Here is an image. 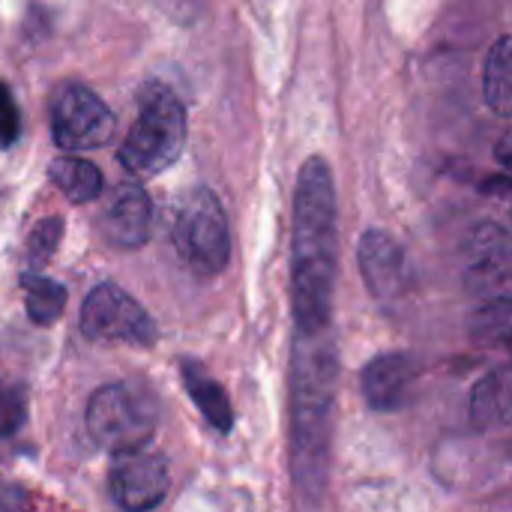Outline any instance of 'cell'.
<instances>
[{
  "label": "cell",
  "mask_w": 512,
  "mask_h": 512,
  "mask_svg": "<svg viewBox=\"0 0 512 512\" xmlns=\"http://www.w3.org/2000/svg\"><path fill=\"white\" fill-rule=\"evenodd\" d=\"M339 264V204L327 159L309 156L294 189L291 297L300 333L330 327Z\"/></svg>",
  "instance_id": "6da1fadb"
},
{
  "label": "cell",
  "mask_w": 512,
  "mask_h": 512,
  "mask_svg": "<svg viewBox=\"0 0 512 512\" xmlns=\"http://www.w3.org/2000/svg\"><path fill=\"white\" fill-rule=\"evenodd\" d=\"M339 354L327 330L300 333L291 351V471L306 501L327 489Z\"/></svg>",
  "instance_id": "7a4b0ae2"
},
{
  "label": "cell",
  "mask_w": 512,
  "mask_h": 512,
  "mask_svg": "<svg viewBox=\"0 0 512 512\" xmlns=\"http://www.w3.org/2000/svg\"><path fill=\"white\" fill-rule=\"evenodd\" d=\"M186 144V108L177 93L150 81L138 96V117L120 144V165L138 177H156L171 168Z\"/></svg>",
  "instance_id": "3957f363"
},
{
  "label": "cell",
  "mask_w": 512,
  "mask_h": 512,
  "mask_svg": "<svg viewBox=\"0 0 512 512\" xmlns=\"http://www.w3.org/2000/svg\"><path fill=\"white\" fill-rule=\"evenodd\" d=\"M159 426L156 393L141 381L99 387L87 402V432L108 453L147 447Z\"/></svg>",
  "instance_id": "277c9868"
},
{
  "label": "cell",
  "mask_w": 512,
  "mask_h": 512,
  "mask_svg": "<svg viewBox=\"0 0 512 512\" xmlns=\"http://www.w3.org/2000/svg\"><path fill=\"white\" fill-rule=\"evenodd\" d=\"M174 246L183 264L198 276H219L231 258L228 216L210 189H192L174 216Z\"/></svg>",
  "instance_id": "5b68a950"
},
{
  "label": "cell",
  "mask_w": 512,
  "mask_h": 512,
  "mask_svg": "<svg viewBox=\"0 0 512 512\" xmlns=\"http://www.w3.org/2000/svg\"><path fill=\"white\" fill-rule=\"evenodd\" d=\"M81 333L90 342H126L135 348H153L159 339V330L147 309L114 282H102L87 294L81 306Z\"/></svg>",
  "instance_id": "8992f818"
},
{
  "label": "cell",
  "mask_w": 512,
  "mask_h": 512,
  "mask_svg": "<svg viewBox=\"0 0 512 512\" xmlns=\"http://www.w3.org/2000/svg\"><path fill=\"white\" fill-rule=\"evenodd\" d=\"M51 132H54V144L66 153L99 150L114 141L117 117L93 90L81 84H69L54 102Z\"/></svg>",
  "instance_id": "52a82bcc"
},
{
  "label": "cell",
  "mask_w": 512,
  "mask_h": 512,
  "mask_svg": "<svg viewBox=\"0 0 512 512\" xmlns=\"http://www.w3.org/2000/svg\"><path fill=\"white\" fill-rule=\"evenodd\" d=\"M465 288L483 303H512V240L492 222H480L465 240Z\"/></svg>",
  "instance_id": "ba28073f"
},
{
  "label": "cell",
  "mask_w": 512,
  "mask_h": 512,
  "mask_svg": "<svg viewBox=\"0 0 512 512\" xmlns=\"http://www.w3.org/2000/svg\"><path fill=\"white\" fill-rule=\"evenodd\" d=\"M111 498L117 507L132 512L153 510L168 495V462L159 453H150L144 447L114 453L111 471H108Z\"/></svg>",
  "instance_id": "9c48e42d"
},
{
  "label": "cell",
  "mask_w": 512,
  "mask_h": 512,
  "mask_svg": "<svg viewBox=\"0 0 512 512\" xmlns=\"http://www.w3.org/2000/svg\"><path fill=\"white\" fill-rule=\"evenodd\" d=\"M360 270L366 279V288L381 300V303H396L405 300L408 291L414 288V270L405 255V249L381 228H369L360 237Z\"/></svg>",
  "instance_id": "30bf717a"
},
{
  "label": "cell",
  "mask_w": 512,
  "mask_h": 512,
  "mask_svg": "<svg viewBox=\"0 0 512 512\" xmlns=\"http://www.w3.org/2000/svg\"><path fill=\"white\" fill-rule=\"evenodd\" d=\"M150 222H153V204L138 180L117 183L99 216V228L105 240L120 249L144 246L150 237Z\"/></svg>",
  "instance_id": "8fae6325"
},
{
  "label": "cell",
  "mask_w": 512,
  "mask_h": 512,
  "mask_svg": "<svg viewBox=\"0 0 512 512\" xmlns=\"http://www.w3.org/2000/svg\"><path fill=\"white\" fill-rule=\"evenodd\" d=\"M363 396L375 411H399L411 399L414 360L408 354H378L363 369Z\"/></svg>",
  "instance_id": "7c38bea8"
},
{
  "label": "cell",
  "mask_w": 512,
  "mask_h": 512,
  "mask_svg": "<svg viewBox=\"0 0 512 512\" xmlns=\"http://www.w3.org/2000/svg\"><path fill=\"white\" fill-rule=\"evenodd\" d=\"M180 378H183V387L189 393V399L195 402V408L204 414V420L216 429V432H231L234 426V411H231V402L222 390L219 381H213L204 366L192 363V360H183L180 363Z\"/></svg>",
  "instance_id": "4fadbf2b"
},
{
  "label": "cell",
  "mask_w": 512,
  "mask_h": 512,
  "mask_svg": "<svg viewBox=\"0 0 512 512\" xmlns=\"http://www.w3.org/2000/svg\"><path fill=\"white\" fill-rule=\"evenodd\" d=\"M48 177L72 204H90L102 195V171L81 156H57L48 168Z\"/></svg>",
  "instance_id": "5bb4252c"
},
{
  "label": "cell",
  "mask_w": 512,
  "mask_h": 512,
  "mask_svg": "<svg viewBox=\"0 0 512 512\" xmlns=\"http://www.w3.org/2000/svg\"><path fill=\"white\" fill-rule=\"evenodd\" d=\"M483 93L495 114L512 120V36L495 42L483 69Z\"/></svg>",
  "instance_id": "9a60e30c"
},
{
  "label": "cell",
  "mask_w": 512,
  "mask_h": 512,
  "mask_svg": "<svg viewBox=\"0 0 512 512\" xmlns=\"http://www.w3.org/2000/svg\"><path fill=\"white\" fill-rule=\"evenodd\" d=\"M21 288H24V306L33 324L48 327L63 315L66 306V288L36 270L21 273Z\"/></svg>",
  "instance_id": "2e32d148"
},
{
  "label": "cell",
  "mask_w": 512,
  "mask_h": 512,
  "mask_svg": "<svg viewBox=\"0 0 512 512\" xmlns=\"http://www.w3.org/2000/svg\"><path fill=\"white\" fill-rule=\"evenodd\" d=\"M63 240V219L60 216H48V219H39L33 225V231L27 234V243H24V255H27V264L36 270V267H45L57 246Z\"/></svg>",
  "instance_id": "e0dca14e"
},
{
  "label": "cell",
  "mask_w": 512,
  "mask_h": 512,
  "mask_svg": "<svg viewBox=\"0 0 512 512\" xmlns=\"http://www.w3.org/2000/svg\"><path fill=\"white\" fill-rule=\"evenodd\" d=\"M27 417V396L18 384L0 375V441L15 435Z\"/></svg>",
  "instance_id": "ac0fdd59"
},
{
  "label": "cell",
  "mask_w": 512,
  "mask_h": 512,
  "mask_svg": "<svg viewBox=\"0 0 512 512\" xmlns=\"http://www.w3.org/2000/svg\"><path fill=\"white\" fill-rule=\"evenodd\" d=\"M21 135V114L15 105L12 90L6 87V81H0V150H9Z\"/></svg>",
  "instance_id": "d6986e66"
},
{
  "label": "cell",
  "mask_w": 512,
  "mask_h": 512,
  "mask_svg": "<svg viewBox=\"0 0 512 512\" xmlns=\"http://www.w3.org/2000/svg\"><path fill=\"white\" fill-rule=\"evenodd\" d=\"M474 417L480 423H489V420L498 417V381L495 378H489V381H483L477 387V393H474Z\"/></svg>",
  "instance_id": "ffe728a7"
},
{
  "label": "cell",
  "mask_w": 512,
  "mask_h": 512,
  "mask_svg": "<svg viewBox=\"0 0 512 512\" xmlns=\"http://www.w3.org/2000/svg\"><path fill=\"white\" fill-rule=\"evenodd\" d=\"M498 159H501V165L512 174V129L501 138V144H498Z\"/></svg>",
  "instance_id": "44dd1931"
}]
</instances>
